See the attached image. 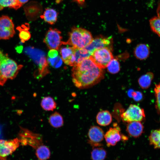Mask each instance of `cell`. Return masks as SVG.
Masks as SVG:
<instances>
[{"mask_svg": "<svg viewBox=\"0 0 160 160\" xmlns=\"http://www.w3.org/2000/svg\"><path fill=\"white\" fill-rule=\"evenodd\" d=\"M71 73L74 85L81 89L97 84L104 77L103 70L95 64L90 57L73 66Z\"/></svg>", "mask_w": 160, "mask_h": 160, "instance_id": "obj_1", "label": "cell"}, {"mask_svg": "<svg viewBox=\"0 0 160 160\" xmlns=\"http://www.w3.org/2000/svg\"><path fill=\"white\" fill-rule=\"evenodd\" d=\"M20 143L16 138L9 140H0V160H9L7 157L19 147Z\"/></svg>", "mask_w": 160, "mask_h": 160, "instance_id": "obj_8", "label": "cell"}, {"mask_svg": "<svg viewBox=\"0 0 160 160\" xmlns=\"http://www.w3.org/2000/svg\"><path fill=\"white\" fill-rule=\"evenodd\" d=\"M149 144L154 149H160V134L159 129L153 130L149 137Z\"/></svg>", "mask_w": 160, "mask_h": 160, "instance_id": "obj_24", "label": "cell"}, {"mask_svg": "<svg viewBox=\"0 0 160 160\" xmlns=\"http://www.w3.org/2000/svg\"><path fill=\"white\" fill-rule=\"evenodd\" d=\"M128 95L135 101L140 102L143 99V96L141 92L139 91L130 90L128 92Z\"/></svg>", "mask_w": 160, "mask_h": 160, "instance_id": "obj_31", "label": "cell"}, {"mask_svg": "<svg viewBox=\"0 0 160 160\" xmlns=\"http://www.w3.org/2000/svg\"><path fill=\"white\" fill-rule=\"evenodd\" d=\"M58 54V52L57 50L51 49L49 51L48 55L50 58H52L57 56Z\"/></svg>", "mask_w": 160, "mask_h": 160, "instance_id": "obj_32", "label": "cell"}, {"mask_svg": "<svg viewBox=\"0 0 160 160\" xmlns=\"http://www.w3.org/2000/svg\"><path fill=\"white\" fill-rule=\"evenodd\" d=\"M92 54L85 48L75 49V65L81 62L84 59L90 57Z\"/></svg>", "mask_w": 160, "mask_h": 160, "instance_id": "obj_21", "label": "cell"}, {"mask_svg": "<svg viewBox=\"0 0 160 160\" xmlns=\"http://www.w3.org/2000/svg\"><path fill=\"white\" fill-rule=\"evenodd\" d=\"M154 91L156 98L155 107L157 113L160 115V83L156 84Z\"/></svg>", "mask_w": 160, "mask_h": 160, "instance_id": "obj_29", "label": "cell"}, {"mask_svg": "<svg viewBox=\"0 0 160 160\" xmlns=\"http://www.w3.org/2000/svg\"><path fill=\"white\" fill-rule=\"evenodd\" d=\"M15 33L12 20L8 16L0 17V40H7L13 37Z\"/></svg>", "mask_w": 160, "mask_h": 160, "instance_id": "obj_9", "label": "cell"}, {"mask_svg": "<svg viewBox=\"0 0 160 160\" xmlns=\"http://www.w3.org/2000/svg\"><path fill=\"white\" fill-rule=\"evenodd\" d=\"M48 121L51 126L55 128H59L63 125L64 121L62 115L56 111L51 114L49 117Z\"/></svg>", "mask_w": 160, "mask_h": 160, "instance_id": "obj_18", "label": "cell"}, {"mask_svg": "<svg viewBox=\"0 0 160 160\" xmlns=\"http://www.w3.org/2000/svg\"><path fill=\"white\" fill-rule=\"evenodd\" d=\"M159 132H160V129H159Z\"/></svg>", "mask_w": 160, "mask_h": 160, "instance_id": "obj_35", "label": "cell"}, {"mask_svg": "<svg viewBox=\"0 0 160 160\" xmlns=\"http://www.w3.org/2000/svg\"></svg>", "mask_w": 160, "mask_h": 160, "instance_id": "obj_36", "label": "cell"}, {"mask_svg": "<svg viewBox=\"0 0 160 160\" xmlns=\"http://www.w3.org/2000/svg\"><path fill=\"white\" fill-rule=\"evenodd\" d=\"M19 1L22 5L27 2L28 0H18Z\"/></svg>", "mask_w": 160, "mask_h": 160, "instance_id": "obj_33", "label": "cell"}, {"mask_svg": "<svg viewBox=\"0 0 160 160\" xmlns=\"http://www.w3.org/2000/svg\"><path fill=\"white\" fill-rule=\"evenodd\" d=\"M112 41L111 37H99L93 39L92 42L84 48L92 54L95 50L104 48H107L111 50Z\"/></svg>", "mask_w": 160, "mask_h": 160, "instance_id": "obj_11", "label": "cell"}, {"mask_svg": "<svg viewBox=\"0 0 160 160\" xmlns=\"http://www.w3.org/2000/svg\"><path fill=\"white\" fill-rule=\"evenodd\" d=\"M36 155L37 158L41 160H46L50 156V152L49 148L43 144L36 149Z\"/></svg>", "mask_w": 160, "mask_h": 160, "instance_id": "obj_22", "label": "cell"}, {"mask_svg": "<svg viewBox=\"0 0 160 160\" xmlns=\"http://www.w3.org/2000/svg\"><path fill=\"white\" fill-rule=\"evenodd\" d=\"M77 2L80 4H83L85 0H76Z\"/></svg>", "mask_w": 160, "mask_h": 160, "instance_id": "obj_34", "label": "cell"}, {"mask_svg": "<svg viewBox=\"0 0 160 160\" xmlns=\"http://www.w3.org/2000/svg\"><path fill=\"white\" fill-rule=\"evenodd\" d=\"M111 50L104 48L95 50L90 56L95 64L101 69L107 67L109 62L113 58Z\"/></svg>", "mask_w": 160, "mask_h": 160, "instance_id": "obj_5", "label": "cell"}, {"mask_svg": "<svg viewBox=\"0 0 160 160\" xmlns=\"http://www.w3.org/2000/svg\"><path fill=\"white\" fill-rule=\"evenodd\" d=\"M22 5L18 0H0V10L5 7L17 9Z\"/></svg>", "mask_w": 160, "mask_h": 160, "instance_id": "obj_26", "label": "cell"}, {"mask_svg": "<svg viewBox=\"0 0 160 160\" xmlns=\"http://www.w3.org/2000/svg\"><path fill=\"white\" fill-rule=\"evenodd\" d=\"M17 29L19 32V37L22 43H24L30 39L31 34L29 31V26L28 24L23 25L21 27L18 26Z\"/></svg>", "mask_w": 160, "mask_h": 160, "instance_id": "obj_25", "label": "cell"}, {"mask_svg": "<svg viewBox=\"0 0 160 160\" xmlns=\"http://www.w3.org/2000/svg\"><path fill=\"white\" fill-rule=\"evenodd\" d=\"M107 155L106 151L101 147L93 148L91 152L92 160H105Z\"/></svg>", "mask_w": 160, "mask_h": 160, "instance_id": "obj_23", "label": "cell"}, {"mask_svg": "<svg viewBox=\"0 0 160 160\" xmlns=\"http://www.w3.org/2000/svg\"><path fill=\"white\" fill-rule=\"evenodd\" d=\"M152 31L160 37V17H155L149 20Z\"/></svg>", "mask_w": 160, "mask_h": 160, "instance_id": "obj_27", "label": "cell"}, {"mask_svg": "<svg viewBox=\"0 0 160 160\" xmlns=\"http://www.w3.org/2000/svg\"><path fill=\"white\" fill-rule=\"evenodd\" d=\"M144 127L140 121L129 122L126 126V131L129 135L135 138L140 136L143 132Z\"/></svg>", "mask_w": 160, "mask_h": 160, "instance_id": "obj_14", "label": "cell"}, {"mask_svg": "<svg viewBox=\"0 0 160 160\" xmlns=\"http://www.w3.org/2000/svg\"><path fill=\"white\" fill-rule=\"evenodd\" d=\"M121 117L123 121L128 123L133 121L140 122L144 119L145 115L143 109L137 105L131 104L121 114Z\"/></svg>", "mask_w": 160, "mask_h": 160, "instance_id": "obj_6", "label": "cell"}, {"mask_svg": "<svg viewBox=\"0 0 160 160\" xmlns=\"http://www.w3.org/2000/svg\"><path fill=\"white\" fill-rule=\"evenodd\" d=\"M62 59L59 56L54 58H49L47 61L50 64L55 68H58L62 64Z\"/></svg>", "mask_w": 160, "mask_h": 160, "instance_id": "obj_30", "label": "cell"}, {"mask_svg": "<svg viewBox=\"0 0 160 160\" xmlns=\"http://www.w3.org/2000/svg\"><path fill=\"white\" fill-rule=\"evenodd\" d=\"M61 33L57 29L50 28L46 34L43 42L50 49L58 50L63 43Z\"/></svg>", "mask_w": 160, "mask_h": 160, "instance_id": "obj_7", "label": "cell"}, {"mask_svg": "<svg viewBox=\"0 0 160 160\" xmlns=\"http://www.w3.org/2000/svg\"><path fill=\"white\" fill-rule=\"evenodd\" d=\"M150 52L149 45L145 44H140L135 47L134 54L138 59L145 60L149 56Z\"/></svg>", "mask_w": 160, "mask_h": 160, "instance_id": "obj_15", "label": "cell"}, {"mask_svg": "<svg viewBox=\"0 0 160 160\" xmlns=\"http://www.w3.org/2000/svg\"><path fill=\"white\" fill-rule=\"evenodd\" d=\"M19 136L18 138L20 144L22 145H28L36 149L43 144L41 135L33 132L27 129L20 128Z\"/></svg>", "mask_w": 160, "mask_h": 160, "instance_id": "obj_4", "label": "cell"}, {"mask_svg": "<svg viewBox=\"0 0 160 160\" xmlns=\"http://www.w3.org/2000/svg\"><path fill=\"white\" fill-rule=\"evenodd\" d=\"M103 130L98 126L91 127L88 133V143L93 148L101 147L103 145L101 142L104 137Z\"/></svg>", "mask_w": 160, "mask_h": 160, "instance_id": "obj_10", "label": "cell"}, {"mask_svg": "<svg viewBox=\"0 0 160 160\" xmlns=\"http://www.w3.org/2000/svg\"><path fill=\"white\" fill-rule=\"evenodd\" d=\"M57 16V12L55 10L47 8L45 9L43 15L41 17L48 23L53 25L56 22Z\"/></svg>", "mask_w": 160, "mask_h": 160, "instance_id": "obj_17", "label": "cell"}, {"mask_svg": "<svg viewBox=\"0 0 160 160\" xmlns=\"http://www.w3.org/2000/svg\"><path fill=\"white\" fill-rule=\"evenodd\" d=\"M93 39L89 31L83 28L73 27L69 33L68 39L66 42L63 41L62 44L69 45L76 48H83Z\"/></svg>", "mask_w": 160, "mask_h": 160, "instance_id": "obj_3", "label": "cell"}, {"mask_svg": "<svg viewBox=\"0 0 160 160\" xmlns=\"http://www.w3.org/2000/svg\"><path fill=\"white\" fill-rule=\"evenodd\" d=\"M154 76L152 72H149L141 76L138 81L140 87L143 89L148 88L151 86Z\"/></svg>", "mask_w": 160, "mask_h": 160, "instance_id": "obj_20", "label": "cell"}, {"mask_svg": "<svg viewBox=\"0 0 160 160\" xmlns=\"http://www.w3.org/2000/svg\"><path fill=\"white\" fill-rule=\"evenodd\" d=\"M75 48L72 47H63L60 49L61 58L65 64L73 67L75 66Z\"/></svg>", "mask_w": 160, "mask_h": 160, "instance_id": "obj_13", "label": "cell"}, {"mask_svg": "<svg viewBox=\"0 0 160 160\" xmlns=\"http://www.w3.org/2000/svg\"><path fill=\"white\" fill-rule=\"evenodd\" d=\"M108 71L110 73L115 74L120 70V65L116 59L113 58L109 62L107 66Z\"/></svg>", "mask_w": 160, "mask_h": 160, "instance_id": "obj_28", "label": "cell"}, {"mask_svg": "<svg viewBox=\"0 0 160 160\" xmlns=\"http://www.w3.org/2000/svg\"><path fill=\"white\" fill-rule=\"evenodd\" d=\"M23 67L0 49V86H3L8 79L15 78Z\"/></svg>", "mask_w": 160, "mask_h": 160, "instance_id": "obj_2", "label": "cell"}, {"mask_svg": "<svg viewBox=\"0 0 160 160\" xmlns=\"http://www.w3.org/2000/svg\"><path fill=\"white\" fill-rule=\"evenodd\" d=\"M114 127H110L104 135V138L108 147L115 146L122 138L120 128L117 126Z\"/></svg>", "mask_w": 160, "mask_h": 160, "instance_id": "obj_12", "label": "cell"}, {"mask_svg": "<svg viewBox=\"0 0 160 160\" xmlns=\"http://www.w3.org/2000/svg\"><path fill=\"white\" fill-rule=\"evenodd\" d=\"M112 115L108 110L99 112L96 116L97 122L99 125L103 126L109 125L112 121Z\"/></svg>", "mask_w": 160, "mask_h": 160, "instance_id": "obj_16", "label": "cell"}, {"mask_svg": "<svg viewBox=\"0 0 160 160\" xmlns=\"http://www.w3.org/2000/svg\"><path fill=\"white\" fill-rule=\"evenodd\" d=\"M40 105L43 109L47 111H53L57 107L56 102L49 96L44 97L41 101Z\"/></svg>", "mask_w": 160, "mask_h": 160, "instance_id": "obj_19", "label": "cell"}]
</instances>
